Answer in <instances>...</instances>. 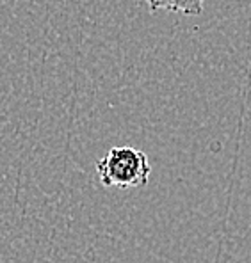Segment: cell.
Wrapping results in <instances>:
<instances>
[{"label":"cell","instance_id":"obj_1","mask_svg":"<svg viewBox=\"0 0 251 263\" xmlns=\"http://www.w3.org/2000/svg\"><path fill=\"white\" fill-rule=\"evenodd\" d=\"M96 173L107 189H137L150 183L152 164L146 153L134 146H114L96 162Z\"/></svg>","mask_w":251,"mask_h":263},{"label":"cell","instance_id":"obj_2","mask_svg":"<svg viewBox=\"0 0 251 263\" xmlns=\"http://www.w3.org/2000/svg\"><path fill=\"white\" fill-rule=\"evenodd\" d=\"M152 13L157 11H169V13H180L185 16H198L203 11L205 0H146Z\"/></svg>","mask_w":251,"mask_h":263}]
</instances>
